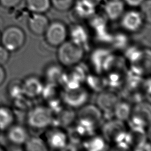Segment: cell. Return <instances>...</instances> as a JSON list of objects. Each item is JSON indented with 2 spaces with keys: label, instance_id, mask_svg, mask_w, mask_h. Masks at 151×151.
<instances>
[{
  "label": "cell",
  "instance_id": "16",
  "mask_svg": "<svg viewBox=\"0 0 151 151\" xmlns=\"http://www.w3.org/2000/svg\"><path fill=\"white\" fill-rule=\"evenodd\" d=\"M71 41L81 46L84 48L88 43V36L86 29L81 25H76L71 30Z\"/></svg>",
  "mask_w": 151,
  "mask_h": 151
},
{
  "label": "cell",
  "instance_id": "25",
  "mask_svg": "<svg viewBox=\"0 0 151 151\" xmlns=\"http://www.w3.org/2000/svg\"><path fill=\"white\" fill-rule=\"evenodd\" d=\"M76 0H51V5L57 11L64 12L73 8Z\"/></svg>",
  "mask_w": 151,
  "mask_h": 151
},
{
  "label": "cell",
  "instance_id": "13",
  "mask_svg": "<svg viewBox=\"0 0 151 151\" xmlns=\"http://www.w3.org/2000/svg\"><path fill=\"white\" fill-rule=\"evenodd\" d=\"M47 146L53 149H63L67 146L68 137L67 134L60 130L53 129L48 132L47 136Z\"/></svg>",
  "mask_w": 151,
  "mask_h": 151
},
{
  "label": "cell",
  "instance_id": "10",
  "mask_svg": "<svg viewBox=\"0 0 151 151\" xmlns=\"http://www.w3.org/2000/svg\"><path fill=\"white\" fill-rule=\"evenodd\" d=\"M43 87L42 81L35 76L28 77L22 81L23 94L30 99L41 95Z\"/></svg>",
  "mask_w": 151,
  "mask_h": 151
},
{
  "label": "cell",
  "instance_id": "15",
  "mask_svg": "<svg viewBox=\"0 0 151 151\" xmlns=\"http://www.w3.org/2000/svg\"><path fill=\"white\" fill-rule=\"evenodd\" d=\"M75 14L80 18H89L93 16L96 12V6L86 0L76 1L73 6Z\"/></svg>",
  "mask_w": 151,
  "mask_h": 151
},
{
  "label": "cell",
  "instance_id": "9",
  "mask_svg": "<svg viewBox=\"0 0 151 151\" xmlns=\"http://www.w3.org/2000/svg\"><path fill=\"white\" fill-rule=\"evenodd\" d=\"M119 101L118 95L110 90H102L99 94L96 103L97 106L105 113H111Z\"/></svg>",
  "mask_w": 151,
  "mask_h": 151
},
{
  "label": "cell",
  "instance_id": "21",
  "mask_svg": "<svg viewBox=\"0 0 151 151\" xmlns=\"http://www.w3.org/2000/svg\"><path fill=\"white\" fill-rule=\"evenodd\" d=\"M64 73L61 68L56 65L48 67L45 70V77L48 83L56 84L61 81Z\"/></svg>",
  "mask_w": 151,
  "mask_h": 151
},
{
  "label": "cell",
  "instance_id": "26",
  "mask_svg": "<svg viewBox=\"0 0 151 151\" xmlns=\"http://www.w3.org/2000/svg\"><path fill=\"white\" fill-rule=\"evenodd\" d=\"M75 115L71 110L61 111L58 117V123L63 126H67L71 123Z\"/></svg>",
  "mask_w": 151,
  "mask_h": 151
},
{
  "label": "cell",
  "instance_id": "28",
  "mask_svg": "<svg viewBox=\"0 0 151 151\" xmlns=\"http://www.w3.org/2000/svg\"><path fill=\"white\" fill-rule=\"evenodd\" d=\"M127 42V40L126 37L123 34H117L114 36L113 35L111 43H113L117 48H122L126 44Z\"/></svg>",
  "mask_w": 151,
  "mask_h": 151
},
{
  "label": "cell",
  "instance_id": "24",
  "mask_svg": "<svg viewBox=\"0 0 151 151\" xmlns=\"http://www.w3.org/2000/svg\"><path fill=\"white\" fill-rule=\"evenodd\" d=\"M87 81L88 83V86L95 91H101L103 90L104 87L107 84L106 80H104L99 77L91 75L88 76L87 78Z\"/></svg>",
  "mask_w": 151,
  "mask_h": 151
},
{
  "label": "cell",
  "instance_id": "34",
  "mask_svg": "<svg viewBox=\"0 0 151 151\" xmlns=\"http://www.w3.org/2000/svg\"><path fill=\"white\" fill-rule=\"evenodd\" d=\"M4 150V148L0 145V150Z\"/></svg>",
  "mask_w": 151,
  "mask_h": 151
},
{
  "label": "cell",
  "instance_id": "14",
  "mask_svg": "<svg viewBox=\"0 0 151 151\" xmlns=\"http://www.w3.org/2000/svg\"><path fill=\"white\" fill-rule=\"evenodd\" d=\"M124 3L122 0H109L104 5V11L106 17L111 21H116L124 13Z\"/></svg>",
  "mask_w": 151,
  "mask_h": 151
},
{
  "label": "cell",
  "instance_id": "22",
  "mask_svg": "<svg viewBox=\"0 0 151 151\" xmlns=\"http://www.w3.org/2000/svg\"><path fill=\"white\" fill-rule=\"evenodd\" d=\"M106 142L103 137L95 136L86 140L83 146L89 150H103L105 149Z\"/></svg>",
  "mask_w": 151,
  "mask_h": 151
},
{
  "label": "cell",
  "instance_id": "1",
  "mask_svg": "<svg viewBox=\"0 0 151 151\" xmlns=\"http://www.w3.org/2000/svg\"><path fill=\"white\" fill-rule=\"evenodd\" d=\"M84 48L71 41H65L58 47L57 58L61 65L73 67L77 65L83 59Z\"/></svg>",
  "mask_w": 151,
  "mask_h": 151
},
{
  "label": "cell",
  "instance_id": "27",
  "mask_svg": "<svg viewBox=\"0 0 151 151\" xmlns=\"http://www.w3.org/2000/svg\"><path fill=\"white\" fill-rule=\"evenodd\" d=\"M140 6H141L142 8L140 12L142 14L145 21H147L148 22H150L151 15L150 0H145Z\"/></svg>",
  "mask_w": 151,
  "mask_h": 151
},
{
  "label": "cell",
  "instance_id": "4",
  "mask_svg": "<svg viewBox=\"0 0 151 151\" xmlns=\"http://www.w3.org/2000/svg\"><path fill=\"white\" fill-rule=\"evenodd\" d=\"M77 117L79 124L94 130L101 122L103 114L97 106L85 104L81 107Z\"/></svg>",
  "mask_w": 151,
  "mask_h": 151
},
{
  "label": "cell",
  "instance_id": "23",
  "mask_svg": "<svg viewBox=\"0 0 151 151\" xmlns=\"http://www.w3.org/2000/svg\"><path fill=\"white\" fill-rule=\"evenodd\" d=\"M8 94L12 100L23 96L22 82L17 80H14L8 84Z\"/></svg>",
  "mask_w": 151,
  "mask_h": 151
},
{
  "label": "cell",
  "instance_id": "3",
  "mask_svg": "<svg viewBox=\"0 0 151 151\" xmlns=\"http://www.w3.org/2000/svg\"><path fill=\"white\" fill-rule=\"evenodd\" d=\"M26 36L19 27L11 25L6 27L1 35V43L9 52L19 50L25 44Z\"/></svg>",
  "mask_w": 151,
  "mask_h": 151
},
{
  "label": "cell",
  "instance_id": "8",
  "mask_svg": "<svg viewBox=\"0 0 151 151\" xmlns=\"http://www.w3.org/2000/svg\"><path fill=\"white\" fill-rule=\"evenodd\" d=\"M120 18L123 28L130 32H136L140 29L145 21L141 12L135 9L124 12Z\"/></svg>",
  "mask_w": 151,
  "mask_h": 151
},
{
  "label": "cell",
  "instance_id": "19",
  "mask_svg": "<svg viewBox=\"0 0 151 151\" xmlns=\"http://www.w3.org/2000/svg\"><path fill=\"white\" fill-rule=\"evenodd\" d=\"M132 109L130 105L125 101H119L113 109L116 118L123 122L128 120L131 115Z\"/></svg>",
  "mask_w": 151,
  "mask_h": 151
},
{
  "label": "cell",
  "instance_id": "20",
  "mask_svg": "<svg viewBox=\"0 0 151 151\" xmlns=\"http://www.w3.org/2000/svg\"><path fill=\"white\" fill-rule=\"evenodd\" d=\"M25 150L27 151H45L48 146L44 140L39 137H29L24 145Z\"/></svg>",
  "mask_w": 151,
  "mask_h": 151
},
{
  "label": "cell",
  "instance_id": "33",
  "mask_svg": "<svg viewBox=\"0 0 151 151\" xmlns=\"http://www.w3.org/2000/svg\"><path fill=\"white\" fill-rule=\"evenodd\" d=\"M86 1L96 7L101 3L102 0H86Z\"/></svg>",
  "mask_w": 151,
  "mask_h": 151
},
{
  "label": "cell",
  "instance_id": "2",
  "mask_svg": "<svg viewBox=\"0 0 151 151\" xmlns=\"http://www.w3.org/2000/svg\"><path fill=\"white\" fill-rule=\"evenodd\" d=\"M28 126L34 129H43L54 121L53 112L47 106L38 105L29 109L26 117Z\"/></svg>",
  "mask_w": 151,
  "mask_h": 151
},
{
  "label": "cell",
  "instance_id": "18",
  "mask_svg": "<svg viewBox=\"0 0 151 151\" xmlns=\"http://www.w3.org/2000/svg\"><path fill=\"white\" fill-rule=\"evenodd\" d=\"M28 9L32 13L44 14L51 6V0H25Z\"/></svg>",
  "mask_w": 151,
  "mask_h": 151
},
{
  "label": "cell",
  "instance_id": "17",
  "mask_svg": "<svg viewBox=\"0 0 151 151\" xmlns=\"http://www.w3.org/2000/svg\"><path fill=\"white\" fill-rule=\"evenodd\" d=\"M15 120L12 110L5 106H0V132L6 131Z\"/></svg>",
  "mask_w": 151,
  "mask_h": 151
},
{
  "label": "cell",
  "instance_id": "5",
  "mask_svg": "<svg viewBox=\"0 0 151 151\" xmlns=\"http://www.w3.org/2000/svg\"><path fill=\"white\" fill-rule=\"evenodd\" d=\"M47 43L52 47H58L66 41L68 31L65 25L58 21L49 23L44 34Z\"/></svg>",
  "mask_w": 151,
  "mask_h": 151
},
{
  "label": "cell",
  "instance_id": "30",
  "mask_svg": "<svg viewBox=\"0 0 151 151\" xmlns=\"http://www.w3.org/2000/svg\"><path fill=\"white\" fill-rule=\"evenodd\" d=\"M22 0H0V5L7 9H11L17 6Z\"/></svg>",
  "mask_w": 151,
  "mask_h": 151
},
{
  "label": "cell",
  "instance_id": "6",
  "mask_svg": "<svg viewBox=\"0 0 151 151\" xmlns=\"http://www.w3.org/2000/svg\"><path fill=\"white\" fill-rule=\"evenodd\" d=\"M122 120L117 119L110 120L103 126V137L106 142L114 143L120 142L126 135V127Z\"/></svg>",
  "mask_w": 151,
  "mask_h": 151
},
{
  "label": "cell",
  "instance_id": "35",
  "mask_svg": "<svg viewBox=\"0 0 151 151\" xmlns=\"http://www.w3.org/2000/svg\"><path fill=\"white\" fill-rule=\"evenodd\" d=\"M1 33L0 32V43H1Z\"/></svg>",
  "mask_w": 151,
  "mask_h": 151
},
{
  "label": "cell",
  "instance_id": "31",
  "mask_svg": "<svg viewBox=\"0 0 151 151\" xmlns=\"http://www.w3.org/2000/svg\"><path fill=\"white\" fill-rule=\"evenodd\" d=\"M145 0H123L124 4L133 8L140 6Z\"/></svg>",
  "mask_w": 151,
  "mask_h": 151
},
{
  "label": "cell",
  "instance_id": "32",
  "mask_svg": "<svg viewBox=\"0 0 151 151\" xmlns=\"http://www.w3.org/2000/svg\"><path fill=\"white\" fill-rule=\"evenodd\" d=\"M6 78V72L2 65H0V86L4 82Z\"/></svg>",
  "mask_w": 151,
  "mask_h": 151
},
{
  "label": "cell",
  "instance_id": "12",
  "mask_svg": "<svg viewBox=\"0 0 151 151\" xmlns=\"http://www.w3.org/2000/svg\"><path fill=\"white\" fill-rule=\"evenodd\" d=\"M49 23L48 18L44 14L32 13L28 19V27L32 33L40 35L44 34Z\"/></svg>",
  "mask_w": 151,
  "mask_h": 151
},
{
  "label": "cell",
  "instance_id": "7",
  "mask_svg": "<svg viewBox=\"0 0 151 151\" xmlns=\"http://www.w3.org/2000/svg\"><path fill=\"white\" fill-rule=\"evenodd\" d=\"M88 99V91L81 86L65 89L63 94L64 103L71 109L81 108L86 104Z\"/></svg>",
  "mask_w": 151,
  "mask_h": 151
},
{
  "label": "cell",
  "instance_id": "29",
  "mask_svg": "<svg viewBox=\"0 0 151 151\" xmlns=\"http://www.w3.org/2000/svg\"><path fill=\"white\" fill-rule=\"evenodd\" d=\"M10 52L2 45H0V65L3 66L9 60Z\"/></svg>",
  "mask_w": 151,
  "mask_h": 151
},
{
  "label": "cell",
  "instance_id": "11",
  "mask_svg": "<svg viewBox=\"0 0 151 151\" xmlns=\"http://www.w3.org/2000/svg\"><path fill=\"white\" fill-rule=\"evenodd\" d=\"M6 131L8 142L16 146L24 145L29 137L27 129L20 124H13Z\"/></svg>",
  "mask_w": 151,
  "mask_h": 151
}]
</instances>
